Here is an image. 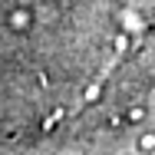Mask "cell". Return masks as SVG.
<instances>
[{"label":"cell","instance_id":"1","mask_svg":"<svg viewBox=\"0 0 155 155\" xmlns=\"http://www.w3.org/2000/svg\"><path fill=\"white\" fill-rule=\"evenodd\" d=\"M33 7H27V3H17V7H10V13H7V27L13 33H30L33 30Z\"/></svg>","mask_w":155,"mask_h":155},{"label":"cell","instance_id":"2","mask_svg":"<svg viewBox=\"0 0 155 155\" xmlns=\"http://www.w3.org/2000/svg\"><path fill=\"white\" fill-rule=\"evenodd\" d=\"M142 119H145V109H142V106H132V109L122 112V125H139Z\"/></svg>","mask_w":155,"mask_h":155},{"label":"cell","instance_id":"3","mask_svg":"<svg viewBox=\"0 0 155 155\" xmlns=\"http://www.w3.org/2000/svg\"><path fill=\"white\" fill-rule=\"evenodd\" d=\"M135 149H139V152H155V132H142V135H139V142H135Z\"/></svg>","mask_w":155,"mask_h":155}]
</instances>
